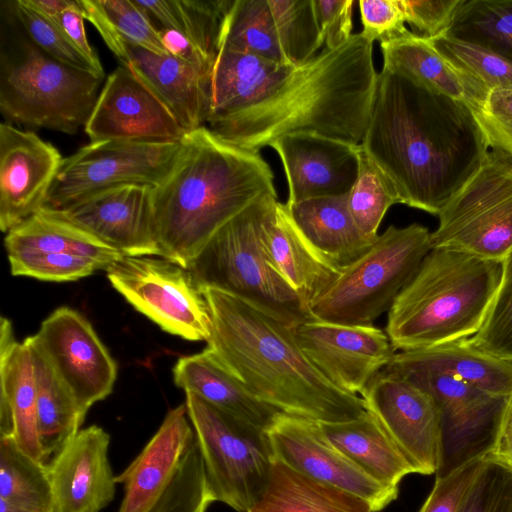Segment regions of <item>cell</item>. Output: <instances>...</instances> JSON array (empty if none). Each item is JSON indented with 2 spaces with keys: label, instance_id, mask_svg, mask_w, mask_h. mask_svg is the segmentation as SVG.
Segmentation results:
<instances>
[{
  "label": "cell",
  "instance_id": "1",
  "mask_svg": "<svg viewBox=\"0 0 512 512\" xmlns=\"http://www.w3.org/2000/svg\"><path fill=\"white\" fill-rule=\"evenodd\" d=\"M360 146L392 182L400 203L434 215L489 153L467 103L384 65Z\"/></svg>",
  "mask_w": 512,
  "mask_h": 512
},
{
  "label": "cell",
  "instance_id": "2",
  "mask_svg": "<svg viewBox=\"0 0 512 512\" xmlns=\"http://www.w3.org/2000/svg\"><path fill=\"white\" fill-rule=\"evenodd\" d=\"M378 74L373 42L361 33L353 34L343 46L323 48L302 65L278 64L244 107L210 121L209 128L255 152L296 132L360 145Z\"/></svg>",
  "mask_w": 512,
  "mask_h": 512
},
{
  "label": "cell",
  "instance_id": "3",
  "mask_svg": "<svg viewBox=\"0 0 512 512\" xmlns=\"http://www.w3.org/2000/svg\"><path fill=\"white\" fill-rule=\"evenodd\" d=\"M201 291L212 319L207 348L259 400L318 423L349 421L366 411L360 396L340 390L314 367L292 326L232 294Z\"/></svg>",
  "mask_w": 512,
  "mask_h": 512
},
{
  "label": "cell",
  "instance_id": "4",
  "mask_svg": "<svg viewBox=\"0 0 512 512\" xmlns=\"http://www.w3.org/2000/svg\"><path fill=\"white\" fill-rule=\"evenodd\" d=\"M266 193H277L274 174L259 152L205 126L188 132L171 171L152 189L162 258L188 268L224 224Z\"/></svg>",
  "mask_w": 512,
  "mask_h": 512
},
{
  "label": "cell",
  "instance_id": "5",
  "mask_svg": "<svg viewBox=\"0 0 512 512\" xmlns=\"http://www.w3.org/2000/svg\"><path fill=\"white\" fill-rule=\"evenodd\" d=\"M503 261L432 248L388 311L385 332L397 351L472 337L499 287Z\"/></svg>",
  "mask_w": 512,
  "mask_h": 512
},
{
  "label": "cell",
  "instance_id": "6",
  "mask_svg": "<svg viewBox=\"0 0 512 512\" xmlns=\"http://www.w3.org/2000/svg\"><path fill=\"white\" fill-rule=\"evenodd\" d=\"M277 202V193L258 197L210 238L187 269L200 290L232 294L294 327L312 316L264 246V224Z\"/></svg>",
  "mask_w": 512,
  "mask_h": 512
},
{
  "label": "cell",
  "instance_id": "7",
  "mask_svg": "<svg viewBox=\"0 0 512 512\" xmlns=\"http://www.w3.org/2000/svg\"><path fill=\"white\" fill-rule=\"evenodd\" d=\"M7 48L0 56V110L9 123L67 134L86 125L104 78L49 57L27 35Z\"/></svg>",
  "mask_w": 512,
  "mask_h": 512
},
{
  "label": "cell",
  "instance_id": "8",
  "mask_svg": "<svg viewBox=\"0 0 512 512\" xmlns=\"http://www.w3.org/2000/svg\"><path fill=\"white\" fill-rule=\"evenodd\" d=\"M431 249V232L425 226L390 225L362 256L343 268L311 304L310 315L344 325H373L390 310Z\"/></svg>",
  "mask_w": 512,
  "mask_h": 512
},
{
  "label": "cell",
  "instance_id": "9",
  "mask_svg": "<svg viewBox=\"0 0 512 512\" xmlns=\"http://www.w3.org/2000/svg\"><path fill=\"white\" fill-rule=\"evenodd\" d=\"M185 404L214 501L248 512L265 490L274 463L267 432L191 392Z\"/></svg>",
  "mask_w": 512,
  "mask_h": 512
},
{
  "label": "cell",
  "instance_id": "10",
  "mask_svg": "<svg viewBox=\"0 0 512 512\" xmlns=\"http://www.w3.org/2000/svg\"><path fill=\"white\" fill-rule=\"evenodd\" d=\"M438 217L432 248L503 261L512 251V159L501 151H489Z\"/></svg>",
  "mask_w": 512,
  "mask_h": 512
},
{
  "label": "cell",
  "instance_id": "11",
  "mask_svg": "<svg viewBox=\"0 0 512 512\" xmlns=\"http://www.w3.org/2000/svg\"><path fill=\"white\" fill-rule=\"evenodd\" d=\"M105 271L114 289L162 330L208 342L209 306L187 268L162 257L122 256Z\"/></svg>",
  "mask_w": 512,
  "mask_h": 512
},
{
  "label": "cell",
  "instance_id": "12",
  "mask_svg": "<svg viewBox=\"0 0 512 512\" xmlns=\"http://www.w3.org/2000/svg\"><path fill=\"white\" fill-rule=\"evenodd\" d=\"M180 150L181 141L90 142L63 158L43 208L62 209L116 186L156 187L171 171Z\"/></svg>",
  "mask_w": 512,
  "mask_h": 512
},
{
  "label": "cell",
  "instance_id": "13",
  "mask_svg": "<svg viewBox=\"0 0 512 512\" xmlns=\"http://www.w3.org/2000/svg\"><path fill=\"white\" fill-rule=\"evenodd\" d=\"M360 397L416 473L438 474L443 469V414L429 393L380 371Z\"/></svg>",
  "mask_w": 512,
  "mask_h": 512
},
{
  "label": "cell",
  "instance_id": "14",
  "mask_svg": "<svg viewBox=\"0 0 512 512\" xmlns=\"http://www.w3.org/2000/svg\"><path fill=\"white\" fill-rule=\"evenodd\" d=\"M266 432L274 461L365 499L374 512L397 499L398 488L358 467L327 439L318 422L280 413Z\"/></svg>",
  "mask_w": 512,
  "mask_h": 512
},
{
  "label": "cell",
  "instance_id": "15",
  "mask_svg": "<svg viewBox=\"0 0 512 512\" xmlns=\"http://www.w3.org/2000/svg\"><path fill=\"white\" fill-rule=\"evenodd\" d=\"M308 360L334 386L361 396L396 350L385 330L374 325H344L307 319L293 327Z\"/></svg>",
  "mask_w": 512,
  "mask_h": 512
},
{
  "label": "cell",
  "instance_id": "16",
  "mask_svg": "<svg viewBox=\"0 0 512 512\" xmlns=\"http://www.w3.org/2000/svg\"><path fill=\"white\" fill-rule=\"evenodd\" d=\"M32 337L83 410L111 394L116 362L79 312L59 307Z\"/></svg>",
  "mask_w": 512,
  "mask_h": 512
},
{
  "label": "cell",
  "instance_id": "17",
  "mask_svg": "<svg viewBox=\"0 0 512 512\" xmlns=\"http://www.w3.org/2000/svg\"><path fill=\"white\" fill-rule=\"evenodd\" d=\"M84 129L91 142H179L188 133L166 105L122 65L106 78Z\"/></svg>",
  "mask_w": 512,
  "mask_h": 512
},
{
  "label": "cell",
  "instance_id": "18",
  "mask_svg": "<svg viewBox=\"0 0 512 512\" xmlns=\"http://www.w3.org/2000/svg\"><path fill=\"white\" fill-rule=\"evenodd\" d=\"M152 189L148 185L116 186L65 208L46 210L122 256L162 257L153 217Z\"/></svg>",
  "mask_w": 512,
  "mask_h": 512
},
{
  "label": "cell",
  "instance_id": "19",
  "mask_svg": "<svg viewBox=\"0 0 512 512\" xmlns=\"http://www.w3.org/2000/svg\"><path fill=\"white\" fill-rule=\"evenodd\" d=\"M51 143L9 122L0 125V228L8 232L40 211L62 163Z\"/></svg>",
  "mask_w": 512,
  "mask_h": 512
},
{
  "label": "cell",
  "instance_id": "20",
  "mask_svg": "<svg viewBox=\"0 0 512 512\" xmlns=\"http://www.w3.org/2000/svg\"><path fill=\"white\" fill-rule=\"evenodd\" d=\"M279 155L291 205L307 199L346 195L359 171V145L313 132L280 137L270 146Z\"/></svg>",
  "mask_w": 512,
  "mask_h": 512
},
{
  "label": "cell",
  "instance_id": "21",
  "mask_svg": "<svg viewBox=\"0 0 512 512\" xmlns=\"http://www.w3.org/2000/svg\"><path fill=\"white\" fill-rule=\"evenodd\" d=\"M109 434L81 429L47 466L53 512H100L114 499L116 479L108 458Z\"/></svg>",
  "mask_w": 512,
  "mask_h": 512
},
{
  "label": "cell",
  "instance_id": "22",
  "mask_svg": "<svg viewBox=\"0 0 512 512\" xmlns=\"http://www.w3.org/2000/svg\"><path fill=\"white\" fill-rule=\"evenodd\" d=\"M100 36L121 65L166 105L187 132L208 122L212 80L171 54H157L110 32Z\"/></svg>",
  "mask_w": 512,
  "mask_h": 512
},
{
  "label": "cell",
  "instance_id": "23",
  "mask_svg": "<svg viewBox=\"0 0 512 512\" xmlns=\"http://www.w3.org/2000/svg\"><path fill=\"white\" fill-rule=\"evenodd\" d=\"M195 433L185 403L171 409L138 456L118 476L124 485L119 512H147L172 481Z\"/></svg>",
  "mask_w": 512,
  "mask_h": 512
},
{
  "label": "cell",
  "instance_id": "24",
  "mask_svg": "<svg viewBox=\"0 0 512 512\" xmlns=\"http://www.w3.org/2000/svg\"><path fill=\"white\" fill-rule=\"evenodd\" d=\"M0 377V438L13 437L22 451L42 463L32 353L25 340H16L5 317L0 325Z\"/></svg>",
  "mask_w": 512,
  "mask_h": 512
},
{
  "label": "cell",
  "instance_id": "25",
  "mask_svg": "<svg viewBox=\"0 0 512 512\" xmlns=\"http://www.w3.org/2000/svg\"><path fill=\"white\" fill-rule=\"evenodd\" d=\"M263 240L272 266L308 310L343 270L310 243L279 201L266 218Z\"/></svg>",
  "mask_w": 512,
  "mask_h": 512
},
{
  "label": "cell",
  "instance_id": "26",
  "mask_svg": "<svg viewBox=\"0 0 512 512\" xmlns=\"http://www.w3.org/2000/svg\"><path fill=\"white\" fill-rule=\"evenodd\" d=\"M387 374L411 382L437 401L443 414L444 448L448 444L452 452L465 449L488 427L494 430L507 399L441 373L414 370Z\"/></svg>",
  "mask_w": 512,
  "mask_h": 512
},
{
  "label": "cell",
  "instance_id": "27",
  "mask_svg": "<svg viewBox=\"0 0 512 512\" xmlns=\"http://www.w3.org/2000/svg\"><path fill=\"white\" fill-rule=\"evenodd\" d=\"M431 371L464 381L488 394L512 395V362L475 347L469 339L398 351L382 370L386 373Z\"/></svg>",
  "mask_w": 512,
  "mask_h": 512
},
{
  "label": "cell",
  "instance_id": "28",
  "mask_svg": "<svg viewBox=\"0 0 512 512\" xmlns=\"http://www.w3.org/2000/svg\"><path fill=\"white\" fill-rule=\"evenodd\" d=\"M174 383L219 410L252 427L267 431L281 413L255 397L206 347L180 357L173 367Z\"/></svg>",
  "mask_w": 512,
  "mask_h": 512
},
{
  "label": "cell",
  "instance_id": "29",
  "mask_svg": "<svg viewBox=\"0 0 512 512\" xmlns=\"http://www.w3.org/2000/svg\"><path fill=\"white\" fill-rule=\"evenodd\" d=\"M284 205L310 243L341 268L362 256L377 239L364 234L355 223L348 194Z\"/></svg>",
  "mask_w": 512,
  "mask_h": 512
},
{
  "label": "cell",
  "instance_id": "30",
  "mask_svg": "<svg viewBox=\"0 0 512 512\" xmlns=\"http://www.w3.org/2000/svg\"><path fill=\"white\" fill-rule=\"evenodd\" d=\"M319 424L338 450L378 482L398 488L406 475L416 473L370 411L349 421Z\"/></svg>",
  "mask_w": 512,
  "mask_h": 512
},
{
  "label": "cell",
  "instance_id": "31",
  "mask_svg": "<svg viewBox=\"0 0 512 512\" xmlns=\"http://www.w3.org/2000/svg\"><path fill=\"white\" fill-rule=\"evenodd\" d=\"M383 65L397 69L428 88L467 103L473 112L484 103L488 93L443 58L422 37L413 32L380 43Z\"/></svg>",
  "mask_w": 512,
  "mask_h": 512
},
{
  "label": "cell",
  "instance_id": "32",
  "mask_svg": "<svg viewBox=\"0 0 512 512\" xmlns=\"http://www.w3.org/2000/svg\"><path fill=\"white\" fill-rule=\"evenodd\" d=\"M25 341L34 365L42 463L48 466L81 430L87 412L58 377L33 337H27Z\"/></svg>",
  "mask_w": 512,
  "mask_h": 512
},
{
  "label": "cell",
  "instance_id": "33",
  "mask_svg": "<svg viewBox=\"0 0 512 512\" xmlns=\"http://www.w3.org/2000/svg\"><path fill=\"white\" fill-rule=\"evenodd\" d=\"M248 512H374L365 499L274 461L268 484Z\"/></svg>",
  "mask_w": 512,
  "mask_h": 512
},
{
  "label": "cell",
  "instance_id": "34",
  "mask_svg": "<svg viewBox=\"0 0 512 512\" xmlns=\"http://www.w3.org/2000/svg\"><path fill=\"white\" fill-rule=\"evenodd\" d=\"M4 244L7 253L51 252L86 257L98 262L104 270L122 257L115 249L46 209L9 230Z\"/></svg>",
  "mask_w": 512,
  "mask_h": 512
},
{
  "label": "cell",
  "instance_id": "35",
  "mask_svg": "<svg viewBox=\"0 0 512 512\" xmlns=\"http://www.w3.org/2000/svg\"><path fill=\"white\" fill-rule=\"evenodd\" d=\"M232 0H134L157 29L184 34L206 54L217 58L224 16Z\"/></svg>",
  "mask_w": 512,
  "mask_h": 512
},
{
  "label": "cell",
  "instance_id": "36",
  "mask_svg": "<svg viewBox=\"0 0 512 512\" xmlns=\"http://www.w3.org/2000/svg\"><path fill=\"white\" fill-rule=\"evenodd\" d=\"M220 48L286 64L268 0H232L222 22Z\"/></svg>",
  "mask_w": 512,
  "mask_h": 512
},
{
  "label": "cell",
  "instance_id": "37",
  "mask_svg": "<svg viewBox=\"0 0 512 512\" xmlns=\"http://www.w3.org/2000/svg\"><path fill=\"white\" fill-rule=\"evenodd\" d=\"M512 63V0H463L444 34Z\"/></svg>",
  "mask_w": 512,
  "mask_h": 512
},
{
  "label": "cell",
  "instance_id": "38",
  "mask_svg": "<svg viewBox=\"0 0 512 512\" xmlns=\"http://www.w3.org/2000/svg\"><path fill=\"white\" fill-rule=\"evenodd\" d=\"M0 499L53 512L48 467L22 451L13 437L0 438Z\"/></svg>",
  "mask_w": 512,
  "mask_h": 512
},
{
  "label": "cell",
  "instance_id": "39",
  "mask_svg": "<svg viewBox=\"0 0 512 512\" xmlns=\"http://www.w3.org/2000/svg\"><path fill=\"white\" fill-rule=\"evenodd\" d=\"M85 19L98 32L113 33L130 44L170 54L158 30L133 0H80Z\"/></svg>",
  "mask_w": 512,
  "mask_h": 512
},
{
  "label": "cell",
  "instance_id": "40",
  "mask_svg": "<svg viewBox=\"0 0 512 512\" xmlns=\"http://www.w3.org/2000/svg\"><path fill=\"white\" fill-rule=\"evenodd\" d=\"M279 45L288 65L299 66L323 46L313 0H268Z\"/></svg>",
  "mask_w": 512,
  "mask_h": 512
},
{
  "label": "cell",
  "instance_id": "41",
  "mask_svg": "<svg viewBox=\"0 0 512 512\" xmlns=\"http://www.w3.org/2000/svg\"><path fill=\"white\" fill-rule=\"evenodd\" d=\"M359 171L348 193V207L359 229L378 237V228L388 209L400 203L398 193L381 169L359 145Z\"/></svg>",
  "mask_w": 512,
  "mask_h": 512
},
{
  "label": "cell",
  "instance_id": "42",
  "mask_svg": "<svg viewBox=\"0 0 512 512\" xmlns=\"http://www.w3.org/2000/svg\"><path fill=\"white\" fill-rule=\"evenodd\" d=\"M427 40L453 67L477 82L488 94L512 89V63L495 53L446 35Z\"/></svg>",
  "mask_w": 512,
  "mask_h": 512
},
{
  "label": "cell",
  "instance_id": "43",
  "mask_svg": "<svg viewBox=\"0 0 512 512\" xmlns=\"http://www.w3.org/2000/svg\"><path fill=\"white\" fill-rule=\"evenodd\" d=\"M212 502L195 437L172 481L147 512H206Z\"/></svg>",
  "mask_w": 512,
  "mask_h": 512
},
{
  "label": "cell",
  "instance_id": "44",
  "mask_svg": "<svg viewBox=\"0 0 512 512\" xmlns=\"http://www.w3.org/2000/svg\"><path fill=\"white\" fill-rule=\"evenodd\" d=\"M468 339L475 347L512 362V251L503 260L501 281L485 320Z\"/></svg>",
  "mask_w": 512,
  "mask_h": 512
},
{
  "label": "cell",
  "instance_id": "45",
  "mask_svg": "<svg viewBox=\"0 0 512 512\" xmlns=\"http://www.w3.org/2000/svg\"><path fill=\"white\" fill-rule=\"evenodd\" d=\"M7 255L12 275L43 281H75L99 269L104 270L92 259L67 253L17 252Z\"/></svg>",
  "mask_w": 512,
  "mask_h": 512
},
{
  "label": "cell",
  "instance_id": "46",
  "mask_svg": "<svg viewBox=\"0 0 512 512\" xmlns=\"http://www.w3.org/2000/svg\"><path fill=\"white\" fill-rule=\"evenodd\" d=\"M12 5L13 15L26 35L45 54L70 67L96 74L56 22L32 9L24 0H16Z\"/></svg>",
  "mask_w": 512,
  "mask_h": 512
},
{
  "label": "cell",
  "instance_id": "47",
  "mask_svg": "<svg viewBox=\"0 0 512 512\" xmlns=\"http://www.w3.org/2000/svg\"><path fill=\"white\" fill-rule=\"evenodd\" d=\"M458 512H512V469L485 451V461Z\"/></svg>",
  "mask_w": 512,
  "mask_h": 512
},
{
  "label": "cell",
  "instance_id": "48",
  "mask_svg": "<svg viewBox=\"0 0 512 512\" xmlns=\"http://www.w3.org/2000/svg\"><path fill=\"white\" fill-rule=\"evenodd\" d=\"M485 461V450L437 475L419 512H458Z\"/></svg>",
  "mask_w": 512,
  "mask_h": 512
},
{
  "label": "cell",
  "instance_id": "49",
  "mask_svg": "<svg viewBox=\"0 0 512 512\" xmlns=\"http://www.w3.org/2000/svg\"><path fill=\"white\" fill-rule=\"evenodd\" d=\"M473 113L489 147L512 159V89L491 91L480 108Z\"/></svg>",
  "mask_w": 512,
  "mask_h": 512
},
{
  "label": "cell",
  "instance_id": "50",
  "mask_svg": "<svg viewBox=\"0 0 512 512\" xmlns=\"http://www.w3.org/2000/svg\"><path fill=\"white\" fill-rule=\"evenodd\" d=\"M359 9L363 30L371 42L380 43L408 34L401 0H361Z\"/></svg>",
  "mask_w": 512,
  "mask_h": 512
},
{
  "label": "cell",
  "instance_id": "51",
  "mask_svg": "<svg viewBox=\"0 0 512 512\" xmlns=\"http://www.w3.org/2000/svg\"><path fill=\"white\" fill-rule=\"evenodd\" d=\"M463 0H401L405 21L415 35L432 39L444 35Z\"/></svg>",
  "mask_w": 512,
  "mask_h": 512
},
{
  "label": "cell",
  "instance_id": "52",
  "mask_svg": "<svg viewBox=\"0 0 512 512\" xmlns=\"http://www.w3.org/2000/svg\"><path fill=\"white\" fill-rule=\"evenodd\" d=\"M352 0H313L321 41L334 50L352 37Z\"/></svg>",
  "mask_w": 512,
  "mask_h": 512
},
{
  "label": "cell",
  "instance_id": "53",
  "mask_svg": "<svg viewBox=\"0 0 512 512\" xmlns=\"http://www.w3.org/2000/svg\"><path fill=\"white\" fill-rule=\"evenodd\" d=\"M168 52L191 66L203 77L212 80L216 58L206 54L181 32L172 29H157Z\"/></svg>",
  "mask_w": 512,
  "mask_h": 512
},
{
  "label": "cell",
  "instance_id": "54",
  "mask_svg": "<svg viewBox=\"0 0 512 512\" xmlns=\"http://www.w3.org/2000/svg\"><path fill=\"white\" fill-rule=\"evenodd\" d=\"M84 19L82 6L80 0H78L75 6L62 12L54 22L61 28L77 51L87 60L94 72L105 78L103 66L88 41Z\"/></svg>",
  "mask_w": 512,
  "mask_h": 512
},
{
  "label": "cell",
  "instance_id": "55",
  "mask_svg": "<svg viewBox=\"0 0 512 512\" xmlns=\"http://www.w3.org/2000/svg\"><path fill=\"white\" fill-rule=\"evenodd\" d=\"M485 451L512 469V395L505 401Z\"/></svg>",
  "mask_w": 512,
  "mask_h": 512
},
{
  "label": "cell",
  "instance_id": "56",
  "mask_svg": "<svg viewBox=\"0 0 512 512\" xmlns=\"http://www.w3.org/2000/svg\"><path fill=\"white\" fill-rule=\"evenodd\" d=\"M41 15L55 21L65 10L75 6L78 0H24Z\"/></svg>",
  "mask_w": 512,
  "mask_h": 512
},
{
  "label": "cell",
  "instance_id": "57",
  "mask_svg": "<svg viewBox=\"0 0 512 512\" xmlns=\"http://www.w3.org/2000/svg\"><path fill=\"white\" fill-rule=\"evenodd\" d=\"M0 512H41L0 499Z\"/></svg>",
  "mask_w": 512,
  "mask_h": 512
}]
</instances>
